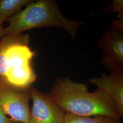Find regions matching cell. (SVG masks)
<instances>
[{
    "instance_id": "obj_1",
    "label": "cell",
    "mask_w": 123,
    "mask_h": 123,
    "mask_svg": "<svg viewBox=\"0 0 123 123\" xmlns=\"http://www.w3.org/2000/svg\"><path fill=\"white\" fill-rule=\"evenodd\" d=\"M50 96L66 113L81 117L105 115L121 119L114 103L106 93L97 89L88 91L86 84L68 77L56 79Z\"/></svg>"
},
{
    "instance_id": "obj_2",
    "label": "cell",
    "mask_w": 123,
    "mask_h": 123,
    "mask_svg": "<svg viewBox=\"0 0 123 123\" xmlns=\"http://www.w3.org/2000/svg\"><path fill=\"white\" fill-rule=\"evenodd\" d=\"M8 26L5 35H16L35 28L58 26L74 39L79 28L84 24L81 21L67 19L62 13L55 0L31 1L26 7L7 19Z\"/></svg>"
},
{
    "instance_id": "obj_3",
    "label": "cell",
    "mask_w": 123,
    "mask_h": 123,
    "mask_svg": "<svg viewBox=\"0 0 123 123\" xmlns=\"http://www.w3.org/2000/svg\"><path fill=\"white\" fill-rule=\"evenodd\" d=\"M9 36L4 53V76L1 79L14 87L30 88L36 75L31 66L36 53L28 46L30 36L22 34Z\"/></svg>"
},
{
    "instance_id": "obj_4",
    "label": "cell",
    "mask_w": 123,
    "mask_h": 123,
    "mask_svg": "<svg viewBox=\"0 0 123 123\" xmlns=\"http://www.w3.org/2000/svg\"><path fill=\"white\" fill-rule=\"evenodd\" d=\"M31 99L30 88H16L0 80V106L2 112L12 120L29 123L31 111L29 102Z\"/></svg>"
},
{
    "instance_id": "obj_5",
    "label": "cell",
    "mask_w": 123,
    "mask_h": 123,
    "mask_svg": "<svg viewBox=\"0 0 123 123\" xmlns=\"http://www.w3.org/2000/svg\"><path fill=\"white\" fill-rule=\"evenodd\" d=\"M97 47L102 52L101 63L110 73H123V32L106 28Z\"/></svg>"
},
{
    "instance_id": "obj_6",
    "label": "cell",
    "mask_w": 123,
    "mask_h": 123,
    "mask_svg": "<svg viewBox=\"0 0 123 123\" xmlns=\"http://www.w3.org/2000/svg\"><path fill=\"white\" fill-rule=\"evenodd\" d=\"M32 106L29 123H64L66 113L53 101L49 93L30 88Z\"/></svg>"
},
{
    "instance_id": "obj_7",
    "label": "cell",
    "mask_w": 123,
    "mask_h": 123,
    "mask_svg": "<svg viewBox=\"0 0 123 123\" xmlns=\"http://www.w3.org/2000/svg\"><path fill=\"white\" fill-rule=\"evenodd\" d=\"M89 82L106 93L114 103L120 118L123 116V73H101L89 79Z\"/></svg>"
},
{
    "instance_id": "obj_8",
    "label": "cell",
    "mask_w": 123,
    "mask_h": 123,
    "mask_svg": "<svg viewBox=\"0 0 123 123\" xmlns=\"http://www.w3.org/2000/svg\"><path fill=\"white\" fill-rule=\"evenodd\" d=\"M31 0H0V24L19 12L23 6L30 3Z\"/></svg>"
},
{
    "instance_id": "obj_9",
    "label": "cell",
    "mask_w": 123,
    "mask_h": 123,
    "mask_svg": "<svg viewBox=\"0 0 123 123\" xmlns=\"http://www.w3.org/2000/svg\"><path fill=\"white\" fill-rule=\"evenodd\" d=\"M64 123H120V119L105 115L81 117L66 113Z\"/></svg>"
},
{
    "instance_id": "obj_10",
    "label": "cell",
    "mask_w": 123,
    "mask_h": 123,
    "mask_svg": "<svg viewBox=\"0 0 123 123\" xmlns=\"http://www.w3.org/2000/svg\"><path fill=\"white\" fill-rule=\"evenodd\" d=\"M104 12L114 11L118 13V18L123 19V0H114L111 4L102 10Z\"/></svg>"
},
{
    "instance_id": "obj_11",
    "label": "cell",
    "mask_w": 123,
    "mask_h": 123,
    "mask_svg": "<svg viewBox=\"0 0 123 123\" xmlns=\"http://www.w3.org/2000/svg\"><path fill=\"white\" fill-rule=\"evenodd\" d=\"M111 25L112 28L123 32V19L118 18L111 22Z\"/></svg>"
},
{
    "instance_id": "obj_12",
    "label": "cell",
    "mask_w": 123,
    "mask_h": 123,
    "mask_svg": "<svg viewBox=\"0 0 123 123\" xmlns=\"http://www.w3.org/2000/svg\"><path fill=\"white\" fill-rule=\"evenodd\" d=\"M10 121L11 120L5 115L0 106V123H10Z\"/></svg>"
},
{
    "instance_id": "obj_13",
    "label": "cell",
    "mask_w": 123,
    "mask_h": 123,
    "mask_svg": "<svg viewBox=\"0 0 123 123\" xmlns=\"http://www.w3.org/2000/svg\"><path fill=\"white\" fill-rule=\"evenodd\" d=\"M4 29L2 26V25L0 24V40L5 35Z\"/></svg>"
},
{
    "instance_id": "obj_14",
    "label": "cell",
    "mask_w": 123,
    "mask_h": 123,
    "mask_svg": "<svg viewBox=\"0 0 123 123\" xmlns=\"http://www.w3.org/2000/svg\"><path fill=\"white\" fill-rule=\"evenodd\" d=\"M10 123H20V122H16V121H13V120H11V121H10Z\"/></svg>"
}]
</instances>
